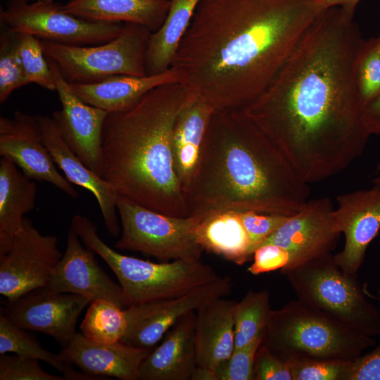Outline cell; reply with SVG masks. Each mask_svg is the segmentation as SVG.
<instances>
[{"mask_svg": "<svg viewBox=\"0 0 380 380\" xmlns=\"http://www.w3.org/2000/svg\"><path fill=\"white\" fill-rule=\"evenodd\" d=\"M167 16L158 30L152 32L146 51L148 75L162 73L171 65L178 46L189 27L201 0H169Z\"/></svg>", "mask_w": 380, "mask_h": 380, "instance_id": "28", "label": "cell"}, {"mask_svg": "<svg viewBox=\"0 0 380 380\" xmlns=\"http://www.w3.org/2000/svg\"><path fill=\"white\" fill-rule=\"evenodd\" d=\"M378 293H379L378 299L380 300V289L378 290ZM379 336H380V328H379Z\"/></svg>", "mask_w": 380, "mask_h": 380, "instance_id": "46", "label": "cell"}, {"mask_svg": "<svg viewBox=\"0 0 380 380\" xmlns=\"http://www.w3.org/2000/svg\"><path fill=\"white\" fill-rule=\"evenodd\" d=\"M169 7V0H69L61 8L86 20L134 23L153 32L163 23Z\"/></svg>", "mask_w": 380, "mask_h": 380, "instance_id": "24", "label": "cell"}, {"mask_svg": "<svg viewBox=\"0 0 380 380\" xmlns=\"http://www.w3.org/2000/svg\"><path fill=\"white\" fill-rule=\"evenodd\" d=\"M152 32L143 25L126 23L116 37L98 45L41 43L45 56L56 63L69 83L85 84L117 75H147L145 56Z\"/></svg>", "mask_w": 380, "mask_h": 380, "instance_id": "8", "label": "cell"}, {"mask_svg": "<svg viewBox=\"0 0 380 380\" xmlns=\"http://www.w3.org/2000/svg\"><path fill=\"white\" fill-rule=\"evenodd\" d=\"M0 156L10 158L32 179L50 183L70 198L78 197L46 148L37 115L16 110L12 118L1 116Z\"/></svg>", "mask_w": 380, "mask_h": 380, "instance_id": "15", "label": "cell"}, {"mask_svg": "<svg viewBox=\"0 0 380 380\" xmlns=\"http://www.w3.org/2000/svg\"><path fill=\"white\" fill-rule=\"evenodd\" d=\"M18 34L8 30L0 38V103L13 91L30 83L18 48Z\"/></svg>", "mask_w": 380, "mask_h": 380, "instance_id": "33", "label": "cell"}, {"mask_svg": "<svg viewBox=\"0 0 380 380\" xmlns=\"http://www.w3.org/2000/svg\"><path fill=\"white\" fill-rule=\"evenodd\" d=\"M345 380H380V343L350 362Z\"/></svg>", "mask_w": 380, "mask_h": 380, "instance_id": "41", "label": "cell"}, {"mask_svg": "<svg viewBox=\"0 0 380 380\" xmlns=\"http://www.w3.org/2000/svg\"><path fill=\"white\" fill-rule=\"evenodd\" d=\"M310 189L243 110L216 111L184 191L187 217L222 211L291 216Z\"/></svg>", "mask_w": 380, "mask_h": 380, "instance_id": "3", "label": "cell"}, {"mask_svg": "<svg viewBox=\"0 0 380 380\" xmlns=\"http://www.w3.org/2000/svg\"><path fill=\"white\" fill-rule=\"evenodd\" d=\"M127 327L125 309L103 299L94 300L80 325L82 334L98 343L121 341Z\"/></svg>", "mask_w": 380, "mask_h": 380, "instance_id": "31", "label": "cell"}, {"mask_svg": "<svg viewBox=\"0 0 380 380\" xmlns=\"http://www.w3.org/2000/svg\"><path fill=\"white\" fill-rule=\"evenodd\" d=\"M122 227L115 248L133 251L161 260H201L203 249L196 237L200 217H175L137 204L118 195Z\"/></svg>", "mask_w": 380, "mask_h": 380, "instance_id": "9", "label": "cell"}, {"mask_svg": "<svg viewBox=\"0 0 380 380\" xmlns=\"http://www.w3.org/2000/svg\"><path fill=\"white\" fill-rule=\"evenodd\" d=\"M336 201L334 220L336 230L345 236V244L334 260L344 272L356 275L380 231V184L338 195Z\"/></svg>", "mask_w": 380, "mask_h": 380, "instance_id": "17", "label": "cell"}, {"mask_svg": "<svg viewBox=\"0 0 380 380\" xmlns=\"http://www.w3.org/2000/svg\"><path fill=\"white\" fill-rule=\"evenodd\" d=\"M196 237L203 251L238 265H243L252 256L239 212L222 211L204 217L196 228Z\"/></svg>", "mask_w": 380, "mask_h": 380, "instance_id": "27", "label": "cell"}, {"mask_svg": "<svg viewBox=\"0 0 380 380\" xmlns=\"http://www.w3.org/2000/svg\"><path fill=\"white\" fill-rule=\"evenodd\" d=\"M334 210L327 197L308 200L262 244L274 243L285 248L291 257L286 267L331 253L341 235L335 227Z\"/></svg>", "mask_w": 380, "mask_h": 380, "instance_id": "16", "label": "cell"}, {"mask_svg": "<svg viewBox=\"0 0 380 380\" xmlns=\"http://www.w3.org/2000/svg\"><path fill=\"white\" fill-rule=\"evenodd\" d=\"M354 13L338 6L319 13L267 88L242 110L308 184L346 170L370 137L355 81L363 39Z\"/></svg>", "mask_w": 380, "mask_h": 380, "instance_id": "1", "label": "cell"}, {"mask_svg": "<svg viewBox=\"0 0 380 380\" xmlns=\"http://www.w3.org/2000/svg\"><path fill=\"white\" fill-rule=\"evenodd\" d=\"M264 334L248 345L234 349L230 357L214 372L213 380H253L255 357Z\"/></svg>", "mask_w": 380, "mask_h": 380, "instance_id": "35", "label": "cell"}, {"mask_svg": "<svg viewBox=\"0 0 380 380\" xmlns=\"http://www.w3.org/2000/svg\"><path fill=\"white\" fill-rule=\"evenodd\" d=\"M362 118L368 134L380 137V94L363 107Z\"/></svg>", "mask_w": 380, "mask_h": 380, "instance_id": "42", "label": "cell"}, {"mask_svg": "<svg viewBox=\"0 0 380 380\" xmlns=\"http://www.w3.org/2000/svg\"><path fill=\"white\" fill-rule=\"evenodd\" d=\"M355 75L363 108L380 94V47L376 37L362 39L355 57Z\"/></svg>", "mask_w": 380, "mask_h": 380, "instance_id": "32", "label": "cell"}, {"mask_svg": "<svg viewBox=\"0 0 380 380\" xmlns=\"http://www.w3.org/2000/svg\"><path fill=\"white\" fill-rule=\"evenodd\" d=\"M239 215L248 235L251 255L289 217L253 211L239 212Z\"/></svg>", "mask_w": 380, "mask_h": 380, "instance_id": "37", "label": "cell"}, {"mask_svg": "<svg viewBox=\"0 0 380 380\" xmlns=\"http://www.w3.org/2000/svg\"><path fill=\"white\" fill-rule=\"evenodd\" d=\"M350 362L300 360L290 363L293 380H345Z\"/></svg>", "mask_w": 380, "mask_h": 380, "instance_id": "38", "label": "cell"}, {"mask_svg": "<svg viewBox=\"0 0 380 380\" xmlns=\"http://www.w3.org/2000/svg\"><path fill=\"white\" fill-rule=\"evenodd\" d=\"M82 243L70 227L65 253L46 286L55 291L83 296L91 303L99 299L107 300L123 308L120 286L101 268L94 252Z\"/></svg>", "mask_w": 380, "mask_h": 380, "instance_id": "18", "label": "cell"}, {"mask_svg": "<svg viewBox=\"0 0 380 380\" xmlns=\"http://www.w3.org/2000/svg\"><path fill=\"white\" fill-rule=\"evenodd\" d=\"M19 53L30 83L56 91L53 75L44 55L41 39L28 34H18Z\"/></svg>", "mask_w": 380, "mask_h": 380, "instance_id": "34", "label": "cell"}, {"mask_svg": "<svg viewBox=\"0 0 380 380\" xmlns=\"http://www.w3.org/2000/svg\"><path fill=\"white\" fill-rule=\"evenodd\" d=\"M376 39H377V42H378L379 46V47H380V32H379V36L376 37Z\"/></svg>", "mask_w": 380, "mask_h": 380, "instance_id": "45", "label": "cell"}, {"mask_svg": "<svg viewBox=\"0 0 380 380\" xmlns=\"http://www.w3.org/2000/svg\"><path fill=\"white\" fill-rule=\"evenodd\" d=\"M315 6L320 11L331 7H342L355 11V7L360 0H312Z\"/></svg>", "mask_w": 380, "mask_h": 380, "instance_id": "43", "label": "cell"}, {"mask_svg": "<svg viewBox=\"0 0 380 380\" xmlns=\"http://www.w3.org/2000/svg\"><path fill=\"white\" fill-rule=\"evenodd\" d=\"M232 286L229 276L220 277L175 298L126 308L127 327L121 342L152 349L182 316L196 311L211 300L227 296Z\"/></svg>", "mask_w": 380, "mask_h": 380, "instance_id": "12", "label": "cell"}, {"mask_svg": "<svg viewBox=\"0 0 380 380\" xmlns=\"http://www.w3.org/2000/svg\"><path fill=\"white\" fill-rule=\"evenodd\" d=\"M237 302L225 297L203 305L196 312L195 347L198 368L214 372L235 348L234 314Z\"/></svg>", "mask_w": 380, "mask_h": 380, "instance_id": "22", "label": "cell"}, {"mask_svg": "<svg viewBox=\"0 0 380 380\" xmlns=\"http://www.w3.org/2000/svg\"><path fill=\"white\" fill-rule=\"evenodd\" d=\"M63 254L53 235H43L25 217L8 247L0 254V293L15 300L46 286Z\"/></svg>", "mask_w": 380, "mask_h": 380, "instance_id": "11", "label": "cell"}, {"mask_svg": "<svg viewBox=\"0 0 380 380\" xmlns=\"http://www.w3.org/2000/svg\"><path fill=\"white\" fill-rule=\"evenodd\" d=\"M61 6L54 0H36L32 3L11 0L1 9L0 20L11 32L73 46L107 42L123 29L125 23L86 20L64 12Z\"/></svg>", "mask_w": 380, "mask_h": 380, "instance_id": "10", "label": "cell"}, {"mask_svg": "<svg viewBox=\"0 0 380 380\" xmlns=\"http://www.w3.org/2000/svg\"><path fill=\"white\" fill-rule=\"evenodd\" d=\"M19 1H31V0H19Z\"/></svg>", "mask_w": 380, "mask_h": 380, "instance_id": "47", "label": "cell"}, {"mask_svg": "<svg viewBox=\"0 0 380 380\" xmlns=\"http://www.w3.org/2000/svg\"><path fill=\"white\" fill-rule=\"evenodd\" d=\"M298 300L363 334L379 335L380 312L356 275L344 272L331 253L281 270Z\"/></svg>", "mask_w": 380, "mask_h": 380, "instance_id": "7", "label": "cell"}, {"mask_svg": "<svg viewBox=\"0 0 380 380\" xmlns=\"http://www.w3.org/2000/svg\"><path fill=\"white\" fill-rule=\"evenodd\" d=\"M37 187L8 157L0 160V254L21 229L24 215L35 206Z\"/></svg>", "mask_w": 380, "mask_h": 380, "instance_id": "25", "label": "cell"}, {"mask_svg": "<svg viewBox=\"0 0 380 380\" xmlns=\"http://www.w3.org/2000/svg\"><path fill=\"white\" fill-rule=\"evenodd\" d=\"M90 303L83 296L46 286L8 300L1 314L23 329L49 335L65 345L76 333L80 313Z\"/></svg>", "mask_w": 380, "mask_h": 380, "instance_id": "14", "label": "cell"}, {"mask_svg": "<svg viewBox=\"0 0 380 380\" xmlns=\"http://www.w3.org/2000/svg\"><path fill=\"white\" fill-rule=\"evenodd\" d=\"M376 170L378 171H380V162L378 163V165H376ZM372 183L373 184H380V176L377 177H375L374 179H372Z\"/></svg>", "mask_w": 380, "mask_h": 380, "instance_id": "44", "label": "cell"}, {"mask_svg": "<svg viewBox=\"0 0 380 380\" xmlns=\"http://www.w3.org/2000/svg\"><path fill=\"white\" fill-rule=\"evenodd\" d=\"M151 350L121 341L98 343L76 332L59 354L82 372L100 379H104L100 376H108L121 380H137L140 366Z\"/></svg>", "mask_w": 380, "mask_h": 380, "instance_id": "20", "label": "cell"}, {"mask_svg": "<svg viewBox=\"0 0 380 380\" xmlns=\"http://www.w3.org/2000/svg\"><path fill=\"white\" fill-rule=\"evenodd\" d=\"M214 108L196 96L179 115L172 133L175 169L184 192L197 165Z\"/></svg>", "mask_w": 380, "mask_h": 380, "instance_id": "26", "label": "cell"}, {"mask_svg": "<svg viewBox=\"0 0 380 380\" xmlns=\"http://www.w3.org/2000/svg\"><path fill=\"white\" fill-rule=\"evenodd\" d=\"M175 82H183V79L170 67L157 75H117L92 83L70 84L84 102L108 112H118L130 108L153 88Z\"/></svg>", "mask_w": 380, "mask_h": 380, "instance_id": "23", "label": "cell"}, {"mask_svg": "<svg viewBox=\"0 0 380 380\" xmlns=\"http://www.w3.org/2000/svg\"><path fill=\"white\" fill-rule=\"evenodd\" d=\"M197 96L184 83L159 85L130 108L109 112L101 177L117 194L153 210L187 217L172 151L175 122Z\"/></svg>", "mask_w": 380, "mask_h": 380, "instance_id": "4", "label": "cell"}, {"mask_svg": "<svg viewBox=\"0 0 380 380\" xmlns=\"http://www.w3.org/2000/svg\"><path fill=\"white\" fill-rule=\"evenodd\" d=\"M9 353L44 361L61 372L66 379H99L82 372L76 371L60 354L44 349L35 338L25 331V329L18 327L1 314L0 354Z\"/></svg>", "mask_w": 380, "mask_h": 380, "instance_id": "29", "label": "cell"}, {"mask_svg": "<svg viewBox=\"0 0 380 380\" xmlns=\"http://www.w3.org/2000/svg\"><path fill=\"white\" fill-rule=\"evenodd\" d=\"M196 312L182 316L152 349L139 369L140 380H192L198 368Z\"/></svg>", "mask_w": 380, "mask_h": 380, "instance_id": "21", "label": "cell"}, {"mask_svg": "<svg viewBox=\"0 0 380 380\" xmlns=\"http://www.w3.org/2000/svg\"><path fill=\"white\" fill-rule=\"evenodd\" d=\"M71 227L82 243L99 255L115 274L126 308L175 298L220 277L201 260L156 263L120 253L100 238L95 224L83 215H74Z\"/></svg>", "mask_w": 380, "mask_h": 380, "instance_id": "5", "label": "cell"}, {"mask_svg": "<svg viewBox=\"0 0 380 380\" xmlns=\"http://www.w3.org/2000/svg\"><path fill=\"white\" fill-rule=\"evenodd\" d=\"M37 117L44 144L57 167L71 184L88 190L94 196L108 233L112 236H118L120 228L118 219L117 192L68 146L52 116Z\"/></svg>", "mask_w": 380, "mask_h": 380, "instance_id": "19", "label": "cell"}, {"mask_svg": "<svg viewBox=\"0 0 380 380\" xmlns=\"http://www.w3.org/2000/svg\"><path fill=\"white\" fill-rule=\"evenodd\" d=\"M372 336L305 305L298 300L272 310L262 344L288 361H353L374 346Z\"/></svg>", "mask_w": 380, "mask_h": 380, "instance_id": "6", "label": "cell"}, {"mask_svg": "<svg viewBox=\"0 0 380 380\" xmlns=\"http://www.w3.org/2000/svg\"><path fill=\"white\" fill-rule=\"evenodd\" d=\"M268 291H248L237 302L234 314L235 348L243 347L264 334L270 312Z\"/></svg>", "mask_w": 380, "mask_h": 380, "instance_id": "30", "label": "cell"}, {"mask_svg": "<svg viewBox=\"0 0 380 380\" xmlns=\"http://www.w3.org/2000/svg\"><path fill=\"white\" fill-rule=\"evenodd\" d=\"M320 12L312 0H201L171 67L215 110H242Z\"/></svg>", "mask_w": 380, "mask_h": 380, "instance_id": "2", "label": "cell"}, {"mask_svg": "<svg viewBox=\"0 0 380 380\" xmlns=\"http://www.w3.org/2000/svg\"><path fill=\"white\" fill-rule=\"evenodd\" d=\"M253 262L247 270L253 275L282 270L290 262L289 253L274 243L260 246L253 253Z\"/></svg>", "mask_w": 380, "mask_h": 380, "instance_id": "40", "label": "cell"}, {"mask_svg": "<svg viewBox=\"0 0 380 380\" xmlns=\"http://www.w3.org/2000/svg\"><path fill=\"white\" fill-rule=\"evenodd\" d=\"M46 60L62 106L61 110L53 112L52 117L68 146L101 177L103 127L109 112L84 102L56 63L48 58Z\"/></svg>", "mask_w": 380, "mask_h": 380, "instance_id": "13", "label": "cell"}, {"mask_svg": "<svg viewBox=\"0 0 380 380\" xmlns=\"http://www.w3.org/2000/svg\"><path fill=\"white\" fill-rule=\"evenodd\" d=\"M0 380H66L63 375L47 373L39 360L18 355L0 354Z\"/></svg>", "mask_w": 380, "mask_h": 380, "instance_id": "36", "label": "cell"}, {"mask_svg": "<svg viewBox=\"0 0 380 380\" xmlns=\"http://www.w3.org/2000/svg\"><path fill=\"white\" fill-rule=\"evenodd\" d=\"M253 380H293L291 363L261 344L255 357Z\"/></svg>", "mask_w": 380, "mask_h": 380, "instance_id": "39", "label": "cell"}]
</instances>
